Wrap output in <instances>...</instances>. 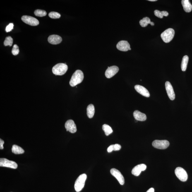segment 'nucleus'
Returning <instances> with one entry per match:
<instances>
[{
	"mask_svg": "<svg viewBox=\"0 0 192 192\" xmlns=\"http://www.w3.org/2000/svg\"><path fill=\"white\" fill-rule=\"evenodd\" d=\"M84 74L83 72L80 70L75 71L72 76L70 80L69 84L72 87H74L82 83L84 79Z\"/></svg>",
	"mask_w": 192,
	"mask_h": 192,
	"instance_id": "1",
	"label": "nucleus"
},
{
	"mask_svg": "<svg viewBox=\"0 0 192 192\" xmlns=\"http://www.w3.org/2000/svg\"><path fill=\"white\" fill-rule=\"evenodd\" d=\"M68 69L67 65L65 63H59L53 67L52 71L55 75H62L66 73Z\"/></svg>",
	"mask_w": 192,
	"mask_h": 192,
	"instance_id": "2",
	"label": "nucleus"
},
{
	"mask_svg": "<svg viewBox=\"0 0 192 192\" xmlns=\"http://www.w3.org/2000/svg\"><path fill=\"white\" fill-rule=\"evenodd\" d=\"M87 178V175L83 174L80 175L77 179L75 184V188L76 192H80L83 189Z\"/></svg>",
	"mask_w": 192,
	"mask_h": 192,
	"instance_id": "3",
	"label": "nucleus"
},
{
	"mask_svg": "<svg viewBox=\"0 0 192 192\" xmlns=\"http://www.w3.org/2000/svg\"><path fill=\"white\" fill-rule=\"evenodd\" d=\"M175 32L173 29H167L161 34L162 40L165 43H169L172 40L174 37Z\"/></svg>",
	"mask_w": 192,
	"mask_h": 192,
	"instance_id": "4",
	"label": "nucleus"
},
{
	"mask_svg": "<svg viewBox=\"0 0 192 192\" xmlns=\"http://www.w3.org/2000/svg\"><path fill=\"white\" fill-rule=\"evenodd\" d=\"M176 175L180 181L185 182L187 181L188 178L187 173L182 168H176L175 171Z\"/></svg>",
	"mask_w": 192,
	"mask_h": 192,
	"instance_id": "5",
	"label": "nucleus"
},
{
	"mask_svg": "<svg viewBox=\"0 0 192 192\" xmlns=\"http://www.w3.org/2000/svg\"><path fill=\"white\" fill-rule=\"evenodd\" d=\"M153 146L155 148L161 150H164L169 146L170 143L166 140H155L152 142Z\"/></svg>",
	"mask_w": 192,
	"mask_h": 192,
	"instance_id": "6",
	"label": "nucleus"
},
{
	"mask_svg": "<svg viewBox=\"0 0 192 192\" xmlns=\"http://www.w3.org/2000/svg\"><path fill=\"white\" fill-rule=\"evenodd\" d=\"M0 166L15 169L18 167V164L14 161L2 158L0 159Z\"/></svg>",
	"mask_w": 192,
	"mask_h": 192,
	"instance_id": "7",
	"label": "nucleus"
},
{
	"mask_svg": "<svg viewBox=\"0 0 192 192\" xmlns=\"http://www.w3.org/2000/svg\"><path fill=\"white\" fill-rule=\"evenodd\" d=\"M21 20L24 23L32 26H36L39 24V22L37 19L34 17L24 15L22 17Z\"/></svg>",
	"mask_w": 192,
	"mask_h": 192,
	"instance_id": "8",
	"label": "nucleus"
},
{
	"mask_svg": "<svg viewBox=\"0 0 192 192\" xmlns=\"http://www.w3.org/2000/svg\"><path fill=\"white\" fill-rule=\"evenodd\" d=\"M111 174L117 179L120 184L123 185L125 183L124 178L121 172L118 170L112 168L110 170Z\"/></svg>",
	"mask_w": 192,
	"mask_h": 192,
	"instance_id": "9",
	"label": "nucleus"
},
{
	"mask_svg": "<svg viewBox=\"0 0 192 192\" xmlns=\"http://www.w3.org/2000/svg\"><path fill=\"white\" fill-rule=\"evenodd\" d=\"M119 71V68L116 66H112L108 67L105 72L106 77L110 78L114 76Z\"/></svg>",
	"mask_w": 192,
	"mask_h": 192,
	"instance_id": "10",
	"label": "nucleus"
},
{
	"mask_svg": "<svg viewBox=\"0 0 192 192\" xmlns=\"http://www.w3.org/2000/svg\"><path fill=\"white\" fill-rule=\"evenodd\" d=\"M65 127L67 131H69L71 133H75L77 132L76 125L73 120H69L67 121L65 123Z\"/></svg>",
	"mask_w": 192,
	"mask_h": 192,
	"instance_id": "11",
	"label": "nucleus"
},
{
	"mask_svg": "<svg viewBox=\"0 0 192 192\" xmlns=\"http://www.w3.org/2000/svg\"><path fill=\"white\" fill-rule=\"evenodd\" d=\"M165 86L166 91L169 99L171 100H174L175 99V94L172 85L169 82L167 81L165 84Z\"/></svg>",
	"mask_w": 192,
	"mask_h": 192,
	"instance_id": "12",
	"label": "nucleus"
},
{
	"mask_svg": "<svg viewBox=\"0 0 192 192\" xmlns=\"http://www.w3.org/2000/svg\"><path fill=\"white\" fill-rule=\"evenodd\" d=\"M116 47L119 50L122 51H127L131 50L129 43L126 41H120L117 44Z\"/></svg>",
	"mask_w": 192,
	"mask_h": 192,
	"instance_id": "13",
	"label": "nucleus"
},
{
	"mask_svg": "<svg viewBox=\"0 0 192 192\" xmlns=\"http://www.w3.org/2000/svg\"><path fill=\"white\" fill-rule=\"evenodd\" d=\"M147 166L145 164H142L137 165L133 168L132 171V174L135 176L140 175L142 171L146 169Z\"/></svg>",
	"mask_w": 192,
	"mask_h": 192,
	"instance_id": "14",
	"label": "nucleus"
},
{
	"mask_svg": "<svg viewBox=\"0 0 192 192\" xmlns=\"http://www.w3.org/2000/svg\"><path fill=\"white\" fill-rule=\"evenodd\" d=\"M135 88L137 92L144 97H150V92L145 87L141 85H137L135 86Z\"/></svg>",
	"mask_w": 192,
	"mask_h": 192,
	"instance_id": "15",
	"label": "nucleus"
},
{
	"mask_svg": "<svg viewBox=\"0 0 192 192\" xmlns=\"http://www.w3.org/2000/svg\"><path fill=\"white\" fill-rule=\"evenodd\" d=\"M48 41L51 44H57L62 42V38L59 36L53 35L49 36L48 37Z\"/></svg>",
	"mask_w": 192,
	"mask_h": 192,
	"instance_id": "16",
	"label": "nucleus"
},
{
	"mask_svg": "<svg viewBox=\"0 0 192 192\" xmlns=\"http://www.w3.org/2000/svg\"><path fill=\"white\" fill-rule=\"evenodd\" d=\"M133 115L134 117L136 120L143 121L147 119L146 115L138 110L135 111L133 112Z\"/></svg>",
	"mask_w": 192,
	"mask_h": 192,
	"instance_id": "17",
	"label": "nucleus"
},
{
	"mask_svg": "<svg viewBox=\"0 0 192 192\" xmlns=\"http://www.w3.org/2000/svg\"><path fill=\"white\" fill-rule=\"evenodd\" d=\"M182 4L184 11L186 13H190L192 10V5L188 0H182Z\"/></svg>",
	"mask_w": 192,
	"mask_h": 192,
	"instance_id": "18",
	"label": "nucleus"
},
{
	"mask_svg": "<svg viewBox=\"0 0 192 192\" xmlns=\"http://www.w3.org/2000/svg\"><path fill=\"white\" fill-rule=\"evenodd\" d=\"M140 26L142 27H146L148 24H150L152 26L155 25V24L153 22H151L150 19L147 17H145L140 20Z\"/></svg>",
	"mask_w": 192,
	"mask_h": 192,
	"instance_id": "19",
	"label": "nucleus"
},
{
	"mask_svg": "<svg viewBox=\"0 0 192 192\" xmlns=\"http://www.w3.org/2000/svg\"><path fill=\"white\" fill-rule=\"evenodd\" d=\"M95 113V108L92 104L89 105L87 107V115L90 119L93 117Z\"/></svg>",
	"mask_w": 192,
	"mask_h": 192,
	"instance_id": "20",
	"label": "nucleus"
},
{
	"mask_svg": "<svg viewBox=\"0 0 192 192\" xmlns=\"http://www.w3.org/2000/svg\"><path fill=\"white\" fill-rule=\"evenodd\" d=\"M12 152L16 155H19L24 153L25 151L21 147L16 145H13L12 148Z\"/></svg>",
	"mask_w": 192,
	"mask_h": 192,
	"instance_id": "21",
	"label": "nucleus"
},
{
	"mask_svg": "<svg viewBox=\"0 0 192 192\" xmlns=\"http://www.w3.org/2000/svg\"><path fill=\"white\" fill-rule=\"evenodd\" d=\"M188 61V56L183 57L181 64V68L183 71H186Z\"/></svg>",
	"mask_w": 192,
	"mask_h": 192,
	"instance_id": "22",
	"label": "nucleus"
},
{
	"mask_svg": "<svg viewBox=\"0 0 192 192\" xmlns=\"http://www.w3.org/2000/svg\"><path fill=\"white\" fill-rule=\"evenodd\" d=\"M154 13L156 16L159 18L162 19L164 16H167L169 15V13L167 11H160L158 10H156L154 11Z\"/></svg>",
	"mask_w": 192,
	"mask_h": 192,
	"instance_id": "23",
	"label": "nucleus"
},
{
	"mask_svg": "<svg viewBox=\"0 0 192 192\" xmlns=\"http://www.w3.org/2000/svg\"><path fill=\"white\" fill-rule=\"evenodd\" d=\"M102 130L105 133V134L107 136H109V135L112 133L113 132V130L111 127L107 124H104L102 126Z\"/></svg>",
	"mask_w": 192,
	"mask_h": 192,
	"instance_id": "24",
	"label": "nucleus"
},
{
	"mask_svg": "<svg viewBox=\"0 0 192 192\" xmlns=\"http://www.w3.org/2000/svg\"><path fill=\"white\" fill-rule=\"evenodd\" d=\"M34 14L37 16L43 17L45 16L47 13L44 10L37 9L34 11Z\"/></svg>",
	"mask_w": 192,
	"mask_h": 192,
	"instance_id": "25",
	"label": "nucleus"
},
{
	"mask_svg": "<svg viewBox=\"0 0 192 192\" xmlns=\"http://www.w3.org/2000/svg\"><path fill=\"white\" fill-rule=\"evenodd\" d=\"M4 45L5 46H12L13 44V39L11 37H6L5 39L4 42Z\"/></svg>",
	"mask_w": 192,
	"mask_h": 192,
	"instance_id": "26",
	"label": "nucleus"
},
{
	"mask_svg": "<svg viewBox=\"0 0 192 192\" xmlns=\"http://www.w3.org/2000/svg\"><path fill=\"white\" fill-rule=\"evenodd\" d=\"M49 16L52 19H59L60 18L61 15L56 12L52 11L49 13Z\"/></svg>",
	"mask_w": 192,
	"mask_h": 192,
	"instance_id": "27",
	"label": "nucleus"
},
{
	"mask_svg": "<svg viewBox=\"0 0 192 192\" xmlns=\"http://www.w3.org/2000/svg\"><path fill=\"white\" fill-rule=\"evenodd\" d=\"M19 50L18 46L16 44H14L12 50V53L14 55L16 56L19 54Z\"/></svg>",
	"mask_w": 192,
	"mask_h": 192,
	"instance_id": "28",
	"label": "nucleus"
},
{
	"mask_svg": "<svg viewBox=\"0 0 192 192\" xmlns=\"http://www.w3.org/2000/svg\"><path fill=\"white\" fill-rule=\"evenodd\" d=\"M14 24L13 23H10L6 27V32H9L13 29Z\"/></svg>",
	"mask_w": 192,
	"mask_h": 192,
	"instance_id": "29",
	"label": "nucleus"
},
{
	"mask_svg": "<svg viewBox=\"0 0 192 192\" xmlns=\"http://www.w3.org/2000/svg\"><path fill=\"white\" fill-rule=\"evenodd\" d=\"M121 147L119 144H116L114 145V150H119L121 149Z\"/></svg>",
	"mask_w": 192,
	"mask_h": 192,
	"instance_id": "30",
	"label": "nucleus"
},
{
	"mask_svg": "<svg viewBox=\"0 0 192 192\" xmlns=\"http://www.w3.org/2000/svg\"><path fill=\"white\" fill-rule=\"evenodd\" d=\"M114 150V145H111L107 149L108 152L110 153Z\"/></svg>",
	"mask_w": 192,
	"mask_h": 192,
	"instance_id": "31",
	"label": "nucleus"
},
{
	"mask_svg": "<svg viewBox=\"0 0 192 192\" xmlns=\"http://www.w3.org/2000/svg\"><path fill=\"white\" fill-rule=\"evenodd\" d=\"M4 143V140H1V139H0V149L1 150H3L4 148L3 145V144Z\"/></svg>",
	"mask_w": 192,
	"mask_h": 192,
	"instance_id": "32",
	"label": "nucleus"
},
{
	"mask_svg": "<svg viewBox=\"0 0 192 192\" xmlns=\"http://www.w3.org/2000/svg\"><path fill=\"white\" fill-rule=\"evenodd\" d=\"M146 192H155V189L153 188H150Z\"/></svg>",
	"mask_w": 192,
	"mask_h": 192,
	"instance_id": "33",
	"label": "nucleus"
},
{
	"mask_svg": "<svg viewBox=\"0 0 192 192\" xmlns=\"http://www.w3.org/2000/svg\"><path fill=\"white\" fill-rule=\"evenodd\" d=\"M148 1H157V0H148Z\"/></svg>",
	"mask_w": 192,
	"mask_h": 192,
	"instance_id": "34",
	"label": "nucleus"
}]
</instances>
